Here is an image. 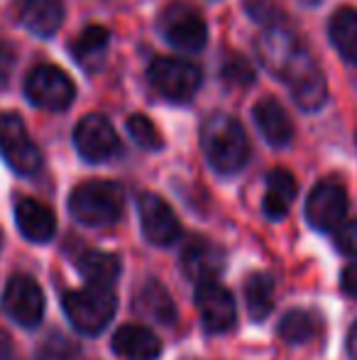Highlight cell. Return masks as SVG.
I'll return each instance as SVG.
<instances>
[{"label":"cell","instance_id":"6da1fadb","mask_svg":"<svg viewBox=\"0 0 357 360\" xmlns=\"http://www.w3.org/2000/svg\"><path fill=\"white\" fill-rule=\"evenodd\" d=\"M262 62L274 76L286 81L294 101L304 110H316L325 101V79L299 37L284 27H269L260 42Z\"/></svg>","mask_w":357,"mask_h":360},{"label":"cell","instance_id":"7a4b0ae2","mask_svg":"<svg viewBox=\"0 0 357 360\" xmlns=\"http://www.w3.org/2000/svg\"><path fill=\"white\" fill-rule=\"evenodd\" d=\"M201 145L210 167L220 174H235L250 157V140L243 125L225 113H213L201 128Z\"/></svg>","mask_w":357,"mask_h":360},{"label":"cell","instance_id":"3957f363","mask_svg":"<svg viewBox=\"0 0 357 360\" xmlns=\"http://www.w3.org/2000/svg\"><path fill=\"white\" fill-rule=\"evenodd\" d=\"M123 189L115 181H83L69 196V211L83 226H110L123 216Z\"/></svg>","mask_w":357,"mask_h":360},{"label":"cell","instance_id":"277c9868","mask_svg":"<svg viewBox=\"0 0 357 360\" xmlns=\"http://www.w3.org/2000/svg\"><path fill=\"white\" fill-rule=\"evenodd\" d=\"M64 311H67L69 321L74 328L81 333H100L110 323L115 314V297L110 289H79V292H69L64 297Z\"/></svg>","mask_w":357,"mask_h":360},{"label":"cell","instance_id":"5b68a950","mask_svg":"<svg viewBox=\"0 0 357 360\" xmlns=\"http://www.w3.org/2000/svg\"><path fill=\"white\" fill-rule=\"evenodd\" d=\"M149 84L162 98L174 103H186L194 98L201 86V72L196 64L177 57H159L149 64Z\"/></svg>","mask_w":357,"mask_h":360},{"label":"cell","instance_id":"8992f818","mask_svg":"<svg viewBox=\"0 0 357 360\" xmlns=\"http://www.w3.org/2000/svg\"><path fill=\"white\" fill-rule=\"evenodd\" d=\"M159 30H162L164 39L179 52H198L206 47L208 39V27L206 20L196 8L186 3H172L162 10L159 15Z\"/></svg>","mask_w":357,"mask_h":360},{"label":"cell","instance_id":"52a82bcc","mask_svg":"<svg viewBox=\"0 0 357 360\" xmlns=\"http://www.w3.org/2000/svg\"><path fill=\"white\" fill-rule=\"evenodd\" d=\"M0 152L18 174H34L42 167V155L18 113L0 115Z\"/></svg>","mask_w":357,"mask_h":360},{"label":"cell","instance_id":"ba28073f","mask_svg":"<svg viewBox=\"0 0 357 360\" xmlns=\"http://www.w3.org/2000/svg\"><path fill=\"white\" fill-rule=\"evenodd\" d=\"M25 91L34 105L47 110L69 108L76 96V86L69 79V74L54 64H42V67L32 69V74L25 81Z\"/></svg>","mask_w":357,"mask_h":360},{"label":"cell","instance_id":"9c48e42d","mask_svg":"<svg viewBox=\"0 0 357 360\" xmlns=\"http://www.w3.org/2000/svg\"><path fill=\"white\" fill-rule=\"evenodd\" d=\"M348 214V194L343 184L325 179L314 186L306 201V218L316 231H335Z\"/></svg>","mask_w":357,"mask_h":360},{"label":"cell","instance_id":"30bf717a","mask_svg":"<svg viewBox=\"0 0 357 360\" xmlns=\"http://www.w3.org/2000/svg\"><path fill=\"white\" fill-rule=\"evenodd\" d=\"M74 143H76L79 155L86 162H105L118 155L120 150L118 133L110 125V120L100 113H88L86 118H81L76 133H74Z\"/></svg>","mask_w":357,"mask_h":360},{"label":"cell","instance_id":"8fae6325","mask_svg":"<svg viewBox=\"0 0 357 360\" xmlns=\"http://www.w3.org/2000/svg\"><path fill=\"white\" fill-rule=\"evenodd\" d=\"M3 309L20 326H37L44 314V294L29 277H13L3 292Z\"/></svg>","mask_w":357,"mask_h":360},{"label":"cell","instance_id":"7c38bea8","mask_svg":"<svg viewBox=\"0 0 357 360\" xmlns=\"http://www.w3.org/2000/svg\"><path fill=\"white\" fill-rule=\"evenodd\" d=\"M140 223L142 233L152 245H172L181 236V223L172 206L157 194H142L140 196Z\"/></svg>","mask_w":357,"mask_h":360},{"label":"cell","instance_id":"4fadbf2b","mask_svg":"<svg viewBox=\"0 0 357 360\" xmlns=\"http://www.w3.org/2000/svg\"><path fill=\"white\" fill-rule=\"evenodd\" d=\"M196 307L201 314V323L208 333H225L235 323L233 294L218 282H203L196 287Z\"/></svg>","mask_w":357,"mask_h":360},{"label":"cell","instance_id":"5bb4252c","mask_svg":"<svg viewBox=\"0 0 357 360\" xmlns=\"http://www.w3.org/2000/svg\"><path fill=\"white\" fill-rule=\"evenodd\" d=\"M181 265H184L186 277L203 285V282H213L215 275L223 270L225 252L210 240L201 238V240H194L186 245L184 255H181Z\"/></svg>","mask_w":357,"mask_h":360},{"label":"cell","instance_id":"9a60e30c","mask_svg":"<svg viewBox=\"0 0 357 360\" xmlns=\"http://www.w3.org/2000/svg\"><path fill=\"white\" fill-rule=\"evenodd\" d=\"M113 351L125 360H157L162 353V341L149 328L128 323L115 331Z\"/></svg>","mask_w":357,"mask_h":360},{"label":"cell","instance_id":"2e32d148","mask_svg":"<svg viewBox=\"0 0 357 360\" xmlns=\"http://www.w3.org/2000/svg\"><path fill=\"white\" fill-rule=\"evenodd\" d=\"M15 221L18 228L27 240L32 243H47L57 231V218L44 204L34 199H20L15 206Z\"/></svg>","mask_w":357,"mask_h":360},{"label":"cell","instance_id":"e0dca14e","mask_svg":"<svg viewBox=\"0 0 357 360\" xmlns=\"http://www.w3.org/2000/svg\"><path fill=\"white\" fill-rule=\"evenodd\" d=\"M20 22L37 37H52L64 22L59 0H20Z\"/></svg>","mask_w":357,"mask_h":360},{"label":"cell","instance_id":"ac0fdd59","mask_svg":"<svg viewBox=\"0 0 357 360\" xmlns=\"http://www.w3.org/2000/svg\"><path fill=\"white\" fill-rule=\"evenodd\" d=\"M255 123L262 130L264 140L274 147H284L294 138V123L289 113L274 98H262L255 105Z\"/></svg>","mask_w":357,"mask_h":360},{"label":"cell","instance_id":"d6986e66","mask_svg":"<svg viewBox=\"0 0 357 360\" xmlns=\"http://www.w3.org/2000/svg\"><path fill=\"white\" fill-rule=\"evenodd\" d=\"M108 30L100 25H88L81 34L72 42V54L76 64L86 72H95L103 64L105 49H108Z\"/></svg>","mask_w":357,"mask_h":360},{"label":"cell","instance_id":"ffe728a7","mask_svg":"<svg viewBox=\"0 0 357 360\" xmlns=\"http://www.w3.org/2000/svg\"><path fill=\"white\" fill-rule=\"evenodd\" d=\"M296 179L286 169H271L267 176V191H264V214L274 221L286 216L291 201L296 199Z\"/></svg>","mask_w":357,"mask_h":360},{"label":"cell","instance_id":"44dd1931","mask_svg":"<svg viewBox=\"0 0 357 360\" xmlns=\"http://www.w3.org/2000/svg\"><path fill=\"white\" fill-rule=\"evenodd\" d=\"M79 270L88 280L90 287L110 289L120 275V260L113 252L103 250H86L79 257Z\"/></svg>","mask_w":357,"mask_h":360},{"label":"cell","instance_id":"7402d4cb","mask_svg":"<svg viewBox=\"0 0 357 360\" xmlns=\"http://www.w3.org/2000/svg\"><path fill=\"white\" fill-rule=\"evenodd\" d=\"M330 42L348 62H357V10L340 8L333 13L328 25Z\"/></svg>","mask_w":357,"mask_h":360},{"label":"cell","instance_id":"603a6c76","mask_svg":"<svg viewBox=\"0 0 357 360\" xmlns=\"http://www.w3.org/2000/svg\"><path fill=\"white\" fill-rule=\"evenodd\" d=\"M245 307L252 321H264L274 307V280L267 272H257L245 282Z\"/></svg>","mask_w":357,"mask_h":360},{"label":"cell","instance_id":"cb8c5ba5","mask_svg":"<svg viewBox=\"0 0 357 360\" xmlns=\"http://www.w3.org/2000/svg\"><path fill=\"white\" fill-rule=\"evenodd\" d=\"M316 333V316L304 309L296 311H286L284 319L279 321V336L286 343H306L309 338H314Z\"/></svg>","mask_w":357,"mask_h":360},{"label":"cell","instance_id":"d4e9b609","mask_svg":"<svg viewBox=\"0 0 357 360\" xmlns=\"http://www.w3.org/2000/svg\"><path fill=\"white\" fill-rule=\"evenodd\" d=\"M140 304H142L144 314H149L154 321H162V323H169L174 319V314H177L172 297H169L167 289L162 285H157V282H149V285L140 292Z\"/></svg>","mask_w":357,"mask_h":360},{"label":"cell","instance_id":"484cf974","mask_svg":"<svg viewBox=\"0 0 357 360\" xmlns=\"http://www.w3.org/2000/svg\"><path fill=\"white\" fill-rule=\"evenodd\" d=\"M128 133H130V138L140 147H144V150H159V147H162V135H159V130L154 128V123L147 115H140V113L130 115Z\"/></svg>","mask_w":357,"mask_h":360},{"label":"cell","instance_id":"4316f807","mask_svg":"<svg viewBox=\"0 0 357 360\" xmlns=\"http://www.w3.org/2000/svg\"><path fill=\"white\" fill-rule=\"evenodd\" d=\"M245 8H248L250 18L262 22L264 27H279L281 22V13L271 0H245Z\"/></svg>","mask_w":357,"mask_h":360},{"label":"cell","instance_id":"83f0119b","mask_svg":"<svg viewBox=\"0 0 357 360\" xmlns=\"http://www.w3.org/2000/svg\"><path fill=\"white\" fill-rule=\"evenodd\" d=\"M223 76L230 84H250V81L255 79L252 67H250L243 57H230L223 67Z\"/></svg>","mask_w":357,"mask_h":360},{"label":"cell","instance_id":"f1b7e54d","mask_svg":"<svg viewBox=\"0 0 357 360\" xmlns=\"http://www.w3.org/2000/svg\"><path fill=\"white\" fill-rule=\"evenodd\" d=\"M335 245L343 255L357 257V221H350L345 226L338 228V236H335Z\"/></svg>","mask_w":357,"mask_h":360},{"label":"cell","instance_id":"f546056e","mask_svg":"<svg viewBox=\"0 0 357 360\" xmlns=\"http://www.w3.org/2000/svg\"><path fill=\"white\" fill-rule=\"evenodd\" d=\"M343 292L357 299V262L343 270Z\"/></svg>","mask_w":357,"mask_h":360},{"label":"cell","instance_id":"4dcf8cb0","mask_svg":"<svg viewBox=\"0 0 357 360\" xmlns=\"http://www.w3.org/2000/svg\"><path fill=\"white\" fill-rule=\"evenodd\" d=\"M348 353H350V358L357 360V323L353 326V331H350V338H348Z\"/></svg>","mask_w":357,"mask_h":360}]
</instances>
